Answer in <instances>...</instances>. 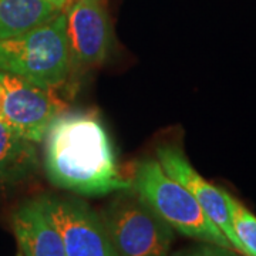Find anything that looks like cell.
Listing matches in <instances>:
<instances>
[{
	"instance_id": "obj_5",
	"label": "cell",
	"mask_w": 256,
	"mask_h": 256,
	"mask_svg": "<svg viewBox=\"0 0 256 256\" xmlns=\"http://www.w3.org/2000/svg\"><path fill=\"white\" fill-rule=\"evenodd\" d=\"M66 107L53 88L0 72V120L30 141H43L50 124Z\"/></svg>"
},
{
	"instance_id": "obj_14",
	"label": "cell",
	"mask_w": 256,
	"mask_h": 256,
	"mask_svg": "<svg viewBox=\"0 0 256 256\" xmlns=\"http://www.w3.org/2000/svg\"><path fill=\"white\" fill-rule=\"evenodd\" d=\"M47 2H52V3H54L57 6H60L62 9H66V6H67L72 0H47Z\"/></svg>"
},
{
	"instance_id": "obj_3",
	"label": "cell",
	"mask_w": 256,
	"mask_h": 256,
	"mask_svg": "<svg viewBox=\"0 0 256 256\" xmlns=\"http://www.w3.org/2000/svg\"><path fill=\"white\" fill-rule=\"evenodd\" d=\"M131 185L134 191L181 235L234 250L226 236L210 220L195 196L166 174L158 160L140 162Z\"/></svg>"
},
{
	"instance_id": "obj_8",
	"label": "cell",
	"mask_w": 256,
	"mask_h": 256,
	"mask_svg": "<svg viewBox=\"0 0 256 256\" xmlns=\"http://www.w3.org/2000/svg\"><path fill=\"white\" fill-rule=\"evenodd\" d=\"M156 160L166 174L184 185L195 196L210 220L226 236L234 250L245 256V250L232 226L225 191L214 186L205 178H202L178 146H160L156 150Z\"/></svg>"
},
{
	"instance_id": "obj_7",
	"label": "cell",
	"mask_w": 256,
	"mask_h": 256,
	"mask_svg": "<svg viewBox=\"0 0 256 256\" xmlns=\"http://www.w3.org/2000/svg\"><path fill=\"white\" fill-rule=\"evenodd\" d=\"M64 14L73 70L104 63L110 50L111 26L102 0H72Z\"/></svg>"
},
{
	"instance_id": "obj_11",
	"label": "cell",
	"mask_w": 256,
	"mask_h": 256,
	"mask_svg": "<svg viewBox=\"0 0 256 256\" xmlns=\"http://www.w3.org/2000/svg\"><path fill=\"white\" fill-rule=\"evenodd\" d=\"M37 162L36 142L0 120V184L28 176Z\"/></svg>"
},
{
	"instance_id": "obj_1",
	"label": "cell",
	"mask_w": 256,
	"mask_h": 256,
	"mask_svg": "<svg viewBox=\"0 0 256 256\" xmlns=\"http://www.w3.org/2000/svg\"><path fill=\"white\" fill-rule=\"evenodd\" d=\"M44 170L56 186L86 196L127 190L108 132L97 114L62 112L43 140Z\"/></svg>"
},
{
	"instance_id": "obj_10",
	"label": "cell",
	"mask_w": 256,
	"mask_h": 256,
	"mask_svg": "<svg viewBox=\"0 0 256 256\" xmlns=\"http://www.w3.org/2000/svg\"><path fill=\"white\" fill-rule=\"evenodd\" d=\"M62 12L47 0H0V42L20 36Z\"/></svg>"
},
{
	"instance_id": "obj_13",
	"label": "cell",
	"mask_w": 256,
	"mask_h": 256,
	"mask_svg": "<svg viewBox=\"0 0 256 256\" xmlns=\"http://www.w3.org/2000/svg\"><path fill=\"white\" fill-rule=\"evenodd\" d=\"M175 256H235L232 249H226V248L218 246V245H202V246L194 248V249H188V250H182L178 255Z\"/></svg>"
},
{
	"instance_id": "obj_9",
	"label": "cell",
	"mask_w": 256,
	"mask_h": 256,
	"mask_svg": "<svg viewBox=\"0 0 256 256\" xmlns=\"http://www.w3.org/2000/svg\"><path fill=\"white\" fill-rule=\"evenodd\" d=\"M12 224L23 256H66L63 239L38 198L18 206Z\"/></svg>"
},
{
	"instance_id": "obj_2",
	"label": "cell",
	"mask_w": 256,
	"mask_h": 256,
	"mask_svg": "<svg viewBox=\"0 0 256 256\" xmlns=\"http://www.w3.org/2000/svg\"><path fill=\"white\" fill-rule=\"evenodd\" d=\"M0 72L46 88L63 87L73 72L64 12L20 36L2 40Z\"/></svg>"
},
{
	"instance_id": "obj_12",
	"label": "cell",
	"mask_w": 256,
	"mask_h": 256,
	"mask_svg": "<svg viewBox=\"0 0 256 256\" xmlns=\"http://www.w3.org/2000/svg\"><path fill=\"white\" fill-rule=\"evenodd\" d=\"M225 196L232 226L245 250V256H256V216L228 192H225Z\"/></svg>"
},
{
	"instance_id": "obj_4",
	"label": "cell",
	"mask_w": 256,
	"mask_h": 256,
	"mask_svg": "<svg viewBox=\"0 0 256 256\" xmlns=\"http://www.w3.org/2000/svg\"><path fill=\"white\" fill-rule=\"evenodd\" d=\"M118 256H168L174 229L137 192L121 194L101 212Z\"/></svg>"
},
{
	"instance_id": "obj_6",
	"label": "cell",
	"mask_w": 256,
	"mask_h": 256,
	"mask_svg": "<svg viewBox=\"0 0 256 256\" xmlns=\"http://www.w3.org/2000/svg\"><path fill=\"white\" fill-rule=\"evenodd\" d=\"M63 239L66 256H118L100 215L76 198H38Z\"/></svg>"
},
{
	"instance_id": "obj_15",
	"label": "cell",
	"mask_w": 256,
	"mask_h": 256,
	"mask_svg": "<svg viewBox=\"0 0 256 256\" xmlns=\"http://www.w3.org/2000/svg\"><path fill=\"white\" fill-rule=\"evenodd\" d=\"M18 256H23V255H22V254H18Z\"/></svg>"
}]
</instances>
